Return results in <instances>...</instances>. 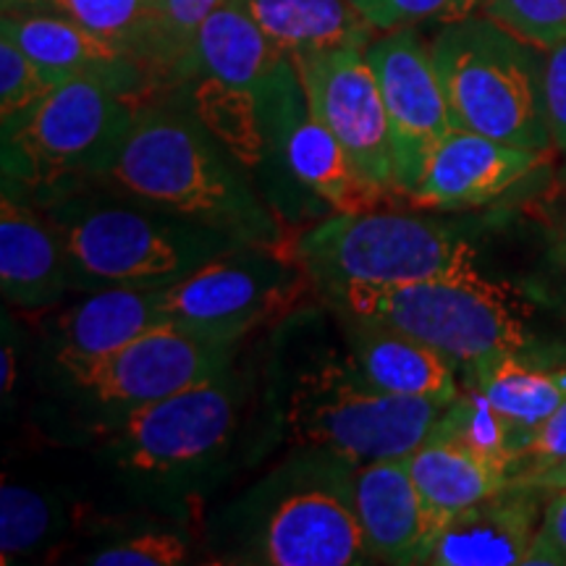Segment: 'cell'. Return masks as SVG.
<instances>
[{"mask_svg":"<svg viewBox=\"0 0 566 566\" xmlns=\"http://www.w3.org/2000/svg\"><path fill=\"white\" fill-rule=\"evenodd\" d=\"M189 556L187 543L176 533H142L129 541L97 551L90 558L95 566H176Z\"/></svg>","mask_w":566,"mask_h":566,"instance_id":"obj_34","label":"cell"},{"mask_svg":"<svg viewBox=\"0 0 566 566\" xmlns=\"http://www.w3.org/2000/svg\"><path fill=\"white\" fill-rule=\"evenodd\" d=\"M296 260L325 292L388 289L475 263V250L441 223L399 212H336L304 231Z\"/></svg>","mask_w":566,"mask_h":566,"instance_id":"obj_6","label":"cell"},{"mask_svg":"<svg viewBox=\"0 0 566 566\" xmlns=\"http://www.w3.org/2000/svg\"><path fill=\"white\" fill-rule=\"evenodd\" d=\"M407 464L424 504L441 525L457 512L504 491L512 480L509 472L472 454L462 443L436 433H428L415 451H409Z\"/></svg>","mask_w":566,"mask_h":566,"instance_id":"obj_25","label":"cell"},{"mask_svg":"<svg viewBox=\"0 0 566 566\" xmlns=\"http://www.w3.org/2000/svg\"><path fill=\"white\" fill-rule=\"evenodd\" d=\"M546 491L506 485L491 499L457 512L438 527L424 564L514 566L525 564L541 530Z\"/></svg>","mask_w":566,"mask_h":566,"instance_id":"obj_17","label":"cell"},{"mask_svg":"<svg viewBox=\"0 0 566 566\" xmlns=\"http://www.w3.org/2000/svg\"><path fill=\"white\" fill-rule=\"evenodd\" d=\"M294 283L283 260L247 244L163 286L160 307L166 323L184 334L233 346L292 302Z\"/></svg>","mask_w":566,"mask_h":566,"instance_id":"obj_8","label":"cell"},{"mask_svg":"<svg viewBox=\"0 0 566 566\" xmlns=\"http://www.w3.org/2000/svg\"><path fill=\"white\" fill-rule=\"evenodd\" d=\"M480 13L541 51L566 45V0H483Z\"/></svg>","mask_w":566,"mask_h":566,"instance_id":"obj_31","label":"cell"},{"mask_svg":"<svg viewBox=\"0 0 566 566\" xmlns=\"http://www.w3.org/2000/svg\"><path fill=\"white\" fill-rule=\"evenodd\" d=\"M467 378L512 424L520 446L566 399V365H548L527 352L488 359Z\"/></svg>","mask_w":566,"mask_h":566,"instance_id":"obj_24","label":"cell"},{"mask_svg":"<svg viewBox=\"0 0 566 566\" xmlns=\"http://www.w3.org/2000/svg\"><path fill=\"white\" fill-rule=\"evenodd\" d=\"M150 101L90 76L59 84L30 111L3 122V179L53 197L82 179H105Z\"/></svg>","mask_w":566,"mask_h":566,"instance_id":"obj_5","label":"cell"},{"mask_svg":"<svg viewBox=\"0 0 566 566\" xmlns=\"http://www.w3.org/2000/svg\"><path fill=\"white\" fill-rule=\"evenodd\" d=\"M378 32L420 27L424 21L451 24L480 13L483 0H352Z\"/></svg>","mask_w":566,"mask_h":566,"instance_id":"obj_32","label":"cell"},{"mask_svg":"<svg viewBox=\"0 0 566 566\" xmlns=\"http://www.w3.org/2000/svg\"><path fill=\"white\" fill-rule=\"evenodd\" d=\"M155 6L158 0H45V9L74 19L97 38L137 55L147 69H150Z\"/></svg>","mask_w":566,"mask_h":566,"instance_id":"obj_28","label":"cell"},{"mask_svg":"<svg viewBox=\"0 0 566 566\" xmlns=\"http://www.w3.org/2000/svg\"><path fill=\"white\" fill-rule=\"evenodd\" d=\"M179 87L187 92V101L205 129L221 142L233 160L258 166L265 158L271 139L260 92L233 87L212 76H192Z\"/></svg>","mask_w":566,"mask_h":566,"instance_id":"obj_26","label":"cell"},{"mask_svg":"<svg viewBox=\"0 0 566 566\" xmlns=\"http://www.w3.org/2000/svg\"><path fill=\"white\" fill-rule=\"evenodd\" d=\"M342 325L352 346V365L380 391L430 399L443 407L462 394L457 365L420 338L346 310H342Z\"/></svg>","mask_w":566,"mask_h":566,"instance_id":"obj_19","label":"cell"},{"mask_svg":"<svg viewBox=\"0 0 566 566\" xmlns=\"http://www.w3.org/2000/svg\"><path fill=\"white\" fill-rule=\"evenodd\" d=\"M61 349L55 363L71 365L101 359L147 331L168 325L160 307V289H97L63 313Z\"/></svg>","mask_w":566,"mask_h":566,"instance_id":"obj_21","label":"cell"},{"mask_svg":"<svg viewBox=\"0 0 566 566\" xmlns=\"http://www.w3.org/2000/svg\"><path fill=\"white\" fill-rule=\"evenodd\" d=\"M13 380H17V359H13V346L6 342L3 344V370H0V386H3V394L11 391Z\"/></svg>","mask_w":566,"mask_h":566,"instance_id":"obj_39","label":"cell"},{"mask_svg":"<svg viewBox=\"0 0 566 566\" xmlns=\"http://www.w3.org/2000/svg\"><path fill=\"white\" fill-rule=\"evenodd\" d=\"M260 30L289 59L365 48L378 30L352 0H244Z\"/></svg>","mask_w":566,"mask_h":566,"instance_id":"obj_23","label":"cell"},{"mask_svg":"<svg viewBox=\"0 0 566 566\" xmlns=\"http://www.w3.org/2000/svg\"><path fill=\"white\" fill-rule=\"evenodd\" d=\"M430 399L386 394L352 365L325 359L304 373L289 396L286 428L296 443L365 464L407 457L443 412Z\"/></svg>","mask_w":566,"mask_h":566,"instance_id":"obj_7","label":"cell"},{"mask_svg":"<svg viewBox=\"0 0 566 566\" xmlns=\"http://www.w3.org/2000/svg\"><path fill=\"white\" fill-rule=\"evenodd\" d=\"M260 97H263L268 139L281 153V160L296 181L338 212L375 208L380 195L359 179L342 142L310 111L292 59L273 71L271 80L260 90Z\"/></svg>","mask_w":566,"mask_h":566,"instance_id":"obj_13","label":"cell"},{"mask_svg":"<svg viewBox=\"0 0 566 566\" xmlns=\"http://www.w3.org/2000/svg\"><path fill=\"white\" fill-rule=\"evenodd\" d=\"M271 566H357L373 562L352 504L325 491H302L273 509L260 541Z\"/></svg>","mask_w":566,"mask_h":566,"instance_id":"obj_18","label":"cell"},{"mask_svg":"<svg viewBox=\"0 0 566 566\" xmlns=\"http://www.w3.org/2000/svg\"><path fill=\"white\" fill-rule=\"evenodd\" d=\"M352 509L373 562L424 564L441 522L424 504L407 457L359 464L352 485Z\"/></svg>","mask_w":566,"mask_h":566,"instance_id":"obj_16","label":"cell"},{"mask_svg":"<svg viewBox=\"0 0 566 566\" xmlns=\"http://www.w3.org/2000/svg\"><path fill=\"white\" fill-rule=\"evenodd\" d=\"M237 428V394L226 375L132 407L116 438L118 459L139 472H176L221 451Z\"/></svg>","mask_w":566,"mask_h":566,"instance_id":"obj_12","label":"cell"},{"mask_svg":"<svg viewBox=\"0 0 566 566\" xmlns=\"http://www.w3.org/2000/svg\"><path fill=\"white\" fill-rule=\"evenodd\" d=\"M525 564L566 566V491L546 495L541 530H537Z\"/></svg>","mask_w":566,"mask_h":566,"instance_id":"obj_36","label":"cell"},{"mask_svg":"<svg viewBox=\"0 0 566 566\" xmlns=\"http://www.w3.org/2000/svg\"><path fill=\"white\" fill-rule=\"evenodd\" d=\"M430 53L459 129L548 153L546 51L483 13L443 24Z\"/></svg>","mask_w":566,"mask_h":566,"instance_id":"obj_3","label":"cell"},{"mask_svg":"<svg viewBox=\"0 0 566 566\" xmlns=\"http://www.w3.org/2000/svg\"><path fill=\"white\" fill-rule=\"evenodd\" d=\"M430 433L451 438L462 443L472 454L491 462L499 470L514 475L516 451H520V438L504 417L495 412L488 396L478 386H467L462 394L443 409Z\"/></svg>","mask_w":566,"mask_h":566,"instance_id":"obj_27","label":"cell"},{"mask_svg":"<svg viewBox=\"0 0 566 566\" xmlns=\"http://www.w3.org/2000/svg\"><path fill=\"white\" fill-rule=\"evenodd\" d=\"M74 289H163L218 254L247 247L231 233L171 212L63 192L45 212Z\"/></svg>","mask_w":566,"mask_h":566,"instance_id":"obj_2","label":"cell"},{"mask_svg":"<svg viewBox=\"0 0 566 566\" xmlns=\"http://www.w3.org/2000/svg\"><path fill=\"white\" fill-rule=\"evenodd\" d=\"M59 82L42 71L17 42L0 34V122L30 111Z\"/></svg>","mask_w":566,"mask_h":566,"instance_id":"obj_33","label":"cell"},{"mask_svg":"<svg viewBox=\"0 0 566 566\" xmlns=\"http://www.w3.org/2000/svg\"><path fill=\"white\" fill-rule=\"evenodd\" d=\"M310 111L342 142L354 171L380 197L394 192V147L378 76L363 48L292 59Z\"/></svg>","mask_w":566,"mask_h":566,"instance_id":"obj_10","label":"cell"},{"mask_svg":"<svg viewBox=\"0 0 566 566\" xmlns=\"http://www.w3.org/2000/svg\"><path fill=\"white\" fill-rule=\"evenodd\" d=\"M286 59L289 55L260 30L244 0H223L197 32L189 80L212 76L233 87L260 92Z\"/></svg>","mask_w":566,"mask_h":566,"instance_id":"obj_22","label":"cell"},{"mask_svg":"<svg viewBox=\"0 0 566 566\" xmlns=\"http://www.w3.org/2000/svg\"><path fill=\"white\" fill-rule=\"evenodd\" d=\"M229 153L184 103L142 105L113 160L118 189L150 208L221 229L242 244H271L273 223L223 158Z\"/></svg>","mask_w":566,"mask_h":566,"instance_id":"obj_1","label":"cell"},{"mask_svg":"<svg viewBox=\"0 0 566 566\" xmlns=\"http://www.w3.org/2000/svg\"><path fill=\"white\" fill-rule=\"evenodd\" d=\"M223 0H158L150 45V71L163 87H179L189 80L195 38L202 21Z\"/></svg>","mask_w":566,"mask_h":566,"instance_id":"obj_29","label":"cell"},{"mask_svg":"<svg viewBox=\"0 0 566 566\" xmlns=\"http://www.w3.org/2000/svg\"><path fill=\"white\" fill-rule=\"evenodd\" d=\"M564 250H566V233H564Z\"/></svg>","mask_w":566,"mask_h":566,"instance_id":"obj_41","label":"cell"},{"mask_svg":"<svg viewBox=\"0 0 566 566\" xmlns=\"http://www.w3.org/2000/svg\"><path fill=\"white\" fill-rule=\"evenodd\" d=\"M509 485H522V488H537V491H566V459L562 462L543 467L537 472H527V475H516L509 480Z\"/></svg>","mask_w":566,"mask_h":566,"instance_id":"obj_38","label":"cell"},{"mask_svg":"<svg viewBox=\"0 0 566 566\" xmlns=\"http://www.w3.org/2000/svg\"><path fill=\"white\" fill-rule=\"evenodd\" d=\"M71 286L66 252L51 218L3 192L0 202V289L13 307H51Z\"/></svg>","mask_w":566,"mask_h":566,"instance_id":"obj_20","label":"cell"},{"mask_svg":"<svg viewBox=\"0 0 566 566\" xmlns=\"http://www.w3.org/2000/svg\"><path fill=\"white\" fill-rule=\"evenodd\" d=\"M566 459V399L554 415L546 417L537 428L525 438L516 454L514 475H527L543 467H551Z\"/></svg>","mask_w":566,"mask_h":566,"instance_id":"obj_35","label":"cell"},{"mask_svg":"<svg viewBox=\"0 0 566 566\" xmlns=\"http://www.w3.org/2000/svg\"><path fill=\"white\" fill-rule=\"evenodd\" d=\"M346 313L373 317L433 346L470 375L488 359L530 349V307L509 283L478 265L405 286H349L328 292Z\"/></svg>","mask_w":566,"mask_h":566,"instance_id":"obj_4","label":"cell"},{"mask_svg":"<svg viewBox=\"0 0 566 566\" xmlns=\"http://www.w3.org/2000/svg\"><path fill=\"white\" fill-rule=\"evenodd\" d=\"M546 108L554 145L566 155V45L546 51Z\"/></svg>","mask_w":566,"mask_h":566,"instance_id":"obj_37","label":"cell"},{"mask_svg":"<svg viewBox=\"0 0 566 566\" xmlns=\"http://www.w3.org/2000/svg\"><path fill=\"white\" fill-rule=\"evenodd\" d=\"M0 34L17 42L51 80H103L113 87L155 97L158 82L150 69L124 48L97 38L74 19L51 9L3 11Z\"/></svg>","mask_w":566,"mask_h":566,"instance_id":"obj_14","label":"cell"},{"mask_svg":"<svg viewBox=\"0 0 566 566\" xmlns=\"http://www.w3.org/2000/svg\"><path fill=\"white\" fill-rule=\"evenodd\" d=\"M543 155L454 126L438 142L409 200L428 210L478 208L533 174Z\"/></svg>","mask_w":566,"mask_h":566,"instance_id":"obj_15","label":"cell"},{"mask_svg":"<svg viewBox=\"0 0 566 566\" xmlns=\"http://www.w3.org/2000/svg\"><path fill=\"white\" fill-rule=\"evenodd\" d=\"M45 9V0H3V11H30Z\"/></svg>","mask_w":566,"mask_h":566,"instance_id":"obj_40","label":"cell"},{"mask_svg":"<svg viewBox=\"0 0 566 566\" xmlns=\"http://www.w3.org/2000/svg\"><path fill=\"white\" fill-rule=\"evenodd\" d=\"M231 346L202 342L174 325L147 331L122 349L66 367L71 384L108 405L139 407L226 375Z\"/></svg>","mask_w":566,"mask_h":566,"instance_id":"obj_11","label":"cell"},{"mask_svg":"<svg viewBox=\"0 0 566 566\" xmlns=\"http://www.w3.org/2000/svg\"><path fill=\"white\" fill-rule=\"evenodd\" d=\"M378 76L394 147V192L409 197L446 134L454 129L430 45L417 27L380 32L365 48Z\"/></svg>","mask_w":566,"mask_h":566,"instance_id":"obj_9","label":"cell"},{"mask_svg":"<svg viewBox=\"0 0 566 566\" xmlns=\"http://www.w3.org/2000/svg\"><path fill=\"white\" fill-rule=\"evenodd\" d=\"M53 525V509L30 488L3 483L0 491V556L3 564L32 554Z\"/></svg>","mask_w":566,"mask_h":566,"instance_id":"obj_30","label":"cell"}]
</instances>
